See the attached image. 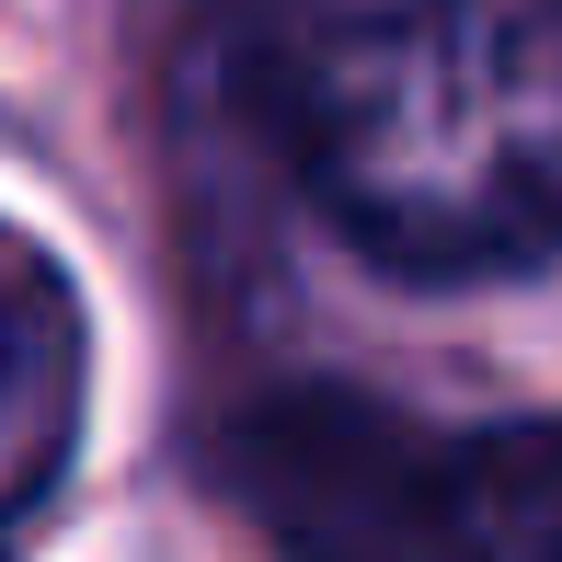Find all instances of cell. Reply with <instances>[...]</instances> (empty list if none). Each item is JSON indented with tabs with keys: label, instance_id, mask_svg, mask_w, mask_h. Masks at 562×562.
Segmentation results:
<instances>
[{
	"label": "cell",
	"instance_id": "1",
	"mask_svg": "<svg viewBox=\"0 0 562 562\" xmlns=\"http://www.w3.org/2000/svg\"><path fill=\"white\" fill-rule=\"evenodd\" d=\"M218 58L356 265L402 288L562 265V0H229Z\"/></svg>",
	"mask_w": 562,
	"mask_h": 562
},
{
	"label": "cell",
	"instance_id": "2",
	"mask_svg": "<svg viewBox=\"0 0 562 562\" xmlns=\"http://www.w3.org/2000/svg\"><path fill=\"white\" fill-rule=\"evenodd\" d=\"M276 562H562V414L437 425L379 391H265L218 448Z\"/></svg>",
	"mask_w": 562,
	"mask_h": 562
},
{
	"label": "cell",
	"instance_id": "3",
	"mask_svg": "<svg viewBox=\"0 0 562 562\" xmlns=\"http://www.w3.org/2000/svg\"><path fill=\"white\" fill-rule=\"evenodd\" d=\"M69 437H81V299H69L58 252L0 229V562L58 494Z\"/></svg>",
	"mask_w": 562,
	"mask_h": 562
}]
</instances>
